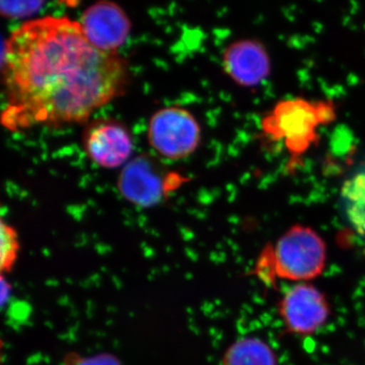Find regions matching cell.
Here are the masks:
<instances>
[{
	"label": "cell",
	"instance_id": "11",
	"mask_svg": "<svg viewBox=\"0 0 365 365\" xmlns=\"http://www.w3.org/2000/svg\"><path fill=\"white\" fill-rule=\"evenodd\" d=\"M341 201L348 222L359 234L365 235V169L344 182Z\"/></svg>",
	"mask_w": 365,
	"mask_h": 365
},
{
	"label": "cell",
	"instance_id": "10",
	"mask_svg": "<svg viewBox=\"0 0 365 365\" xmlns=\"http://www.w3.org/2000/svg\"><path fill=\"white\" fill-rule=\"evenodd\" d=\"M222 365H278V359L266 341L258 337H242L225 350Z\"/></svg>",
	"mask_w": 365,
	"mask_h": 365
},
{
	"label": "cell",
	"instance_id": "5",
	"mask_svg": "<svg viewBox=\"0 0 365 365\" xmlns=\"http://www.w3.org/2000/svg\"><path fill=\"white\" fill-rule=\"evenodd\" d=\"M278 312L288 333L311 336L325 326L331 316L326 294L309 282L297 283L285 292Z\"/></svg>",
	"mask_w": 365,
	"mask_h": 365
},
{
	"label": "cell",
	"instance_id": "3",
	"mask_svg": "<svg viewBox=\"0 0 365 365\" xmlns=\"http://www.w3.org/2000/svg\"><path fill=\"white\" fill-rule=\"evenodd\" d=\"M335 118L333 103L285 98L263 117L261 128L271 140L282 141L295 160L317 143L319 127L331 123Z\"/></svg>",
	"mask_w": 365,
	"mask_h": 365
},
{
	"label": "cell",
	"instance_id": "14",
	"mask_svg": "<svg viewBox=\"0 0 365 365\" xmlns=\"http://www.w3.org/2000/svg\"><path fill=\"white\" fill-rule=\"evenodd\" d=\"M43 4L42 1H2L0 11L6 18L21 19L37 14Z\"/></svg>",
	"mask_w": 365,
	"mask_h": 365
},
{
	"label": "cell",
	"instance_id": "13",
	"mask_svg": "<svg viewBox=\"0 0 365 365\" xmlns=\"http://www.w3.org/2000/svg\"><path fill=\"white\" fill-rule=\"evenodd\" d=\"M61 365H123V364L116 355L111 353L86 355L78 351H69L62 359Z\"/></svg>",
	"mask_w": 365,
	"mask_h": 365
},
{
	"label": "cell",
	"instance_id": "4",
	"mask_svg": "<svg viewBox=\"0 0 365 365\" xmlns=\"http://www.w3.org/2000/svg\"><path fill=\"white\" fill-rule=\"evenodd\" d=\"M148 143L168 160H182L195 153L201 141V127L194 115L181 107L158 110L148 123Z\"/></svg>",
	"mask_w": 365,
	"mask_h": 365
},
{
	"label": "cell",
	"instance_id": "12",
	"mask_svg": "<svg viewBox=\"0 0 365 365\" xmlns=\"http://www.w3.org/2000/svg\"><path fill=\"white\" fill-rule=\"evenodd\" d=\"M0 271L6 275L14 270L21 252L20 237L18 230L1 220L0 225Z\"/></svg>",
	"mask_w": 365,
	"mask_h": 365
},
{
	"label": "cell",
	"instance_id": "8",
	"mask_svg": "<svg viewBox=\"0 0 365 365\" xmlns=\"http://www.w3.org/2000/svg\"><path fill=\"white\" fill-rule=\"evenodd\" d=\"M78 23L88 42L108 53H118L131 32V21L124 9L106 0L88 6Z\"/></svg>",
	"mask_w": 365,
	"mask_h": 365
},
{
	"label": "cell",
	"instance_id": "15",
	"mask_svg": "<svg viewBox=\"0 0 365 365\" xmlns=\"http://www.w3.org/2000/svg\"><path fill=\"white\" fill-rule=\"evenodd\" d=\"M13 294V287L11 282L6 280V275H1V304L6 306L7 302L11 299Z\"/></svg>",
	"mask_w": 365,
	"mask_h": 365
},
{
	"label": "cell",
	"instance_id": "6",
	"mask_svg": "<svg viewBox=\"0 0 365 365\" xmlns=\"http://www.w3.org/2000/svg\"><path fill=\"white\" fill-rule=\"evenodd\" d=\"M83 150L91 162L104 169L126 165L134 150L126 125L112 118H98L86 125L81 136Z\"/></svg>",
	"mask_w": 365,
	"mask_h": 365
},
{
	"label": "cell",
	"instance_id": "2",
	"mask_svg": "<svg viewBox=\"0 0 365 365\" xmlns=\"http://www.w3.org/2000/svg\"><path fill=\"white\" fill-rule=\"evenodd\" d=\"M326 263L323 237L313 228L297 225L261 252L253 274L268 285L276 280L309 282L322 275Z\"/></svg>",
	"mask_w": 365,
	"mask_h": 365
},
{
	"label": "cell",
	"instance_id": "1",
	"mask_svg": "<svg viewBox=\"0 0 365 365\" xmlns=\"http://www.w3.org/2000/svg\"><path fill=\"white\" fill-rule=\"evenodd\" d=\"M128 66L118 53L101 51L78 21L46 16L9 36L2 74L9 130L85 122L123 93Z\"/></svg>",
	"mask_w": 365,
	"mask_h": 365
},
{
	"label": "cell",
	"instance_id": "7",
	"mask_svg": "<svg viewBox=\"0 0 365 365\" xmlns=\"http://www.w3.org/2000/svg\"><path fill=\"white\" fill-rule=\"evenodd\" d=\"M170 176L153 158L141 155L124 165L118 190L125 200L141 208L157 206L170 191Z\"/></svg>",
	"mask_w": 365,
	"mask_h": 365
},
{
	"label": "cell",
	"instance_id": "9",
	"mask_svg": "<svg viewBox=\"0 0 365 365\" xmlns=\"http://www.w3.org/2000/svg\"><path fill=\"white\" fill-rule=\"evenodd\" d=\"M223 68L235 83L256 88L271 73L270 56L260 41L245 39L232 43L223 52Z\"/></svg>",
	"mask_w": 365,
	"mask_h": 365
}]
</instances>
